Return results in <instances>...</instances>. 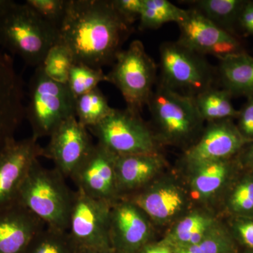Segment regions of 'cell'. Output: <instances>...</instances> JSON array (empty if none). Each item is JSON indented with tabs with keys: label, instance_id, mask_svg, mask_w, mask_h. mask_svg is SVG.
<instances>
[{
	"label": "cell",
	"instance_id": "836d02e7",
	"mask_svg": "<svg viewBox=\"0 0 253 253\" xmlns=\"http://www.w3.org/2000/svg\"><path fill=\"white\" fill-rule=\"evenodd\" d=\"M115 9L129 25L132 26L136 21H139L143 0H112Z\"/></svg>",
	"mask_w": 253,
	"mask_h": 253
},
{
	"label": "cell",
	"instance_id": "e0dca14e",
	"mask_svg": "<svg viewBox=\"0 0 253 253\" xmlns=\"http://www.w3.org/2000/svg\"><path fill=\"white\" fill-rule=\"evenodd\" d=\"M24 118L22 78L12 58L0 48V150L15 139Z\"/></svg>",
	"mask_w": 253,
	"mask_h": 253
},
{
	"label": "cell",
	"instance_id": "83f0119b",
	"mask_svg": "<svg viewBox=\"0 0 253 253\" xmlns=\"http://www.w3.org/2000/svg\"><path fill=\"white\" fill-rule=\"evenodd\" d=\"M78 247L68 231L46 226L34 238L26 253H78Z\"/></svg>",
	"mask_w": 253,
	"mask_h": 253
},
{
	"label": "cell",
	"instance_id": "8992f818",
	"mask_svg": "<svg viewBox=\"0 0 253 253\" xmlns=\"http://www.w3.org/2000/svg\"><path fill=\"white\" fill-rule=\"evenodd\" d=\"M160 83L192 97L214 86L217 76L205 56L178 41L166 42L160 46Z\"/></svg>",
	"mask_w": 253,
	"mask_h": 253
},
{
	"label": "cell",
	"instance_id": "ffe728a7",
	"mask_svg": "<svg viewBox=\"0 0 253 253\" xmlns=\"http://www.w3.org/2000/svg\"><path fill=\"white\" fill-rule=\"evenodd\" d=\"M233 168L230 159L204 163L190 168L188 169L189 189L201 202H210L225 189Z\"/></svg>",
	"mask_w": 253,
	"mask_h": 253
},
{
	"label": "cell",
	"instance_id": "4dcf8cb0",
	"mask_svg": "<svg viewBox=\"0 0 253 253\" xmlns=\"http://www.w3.org/2000/svg\"><path fill=\"white\" fill-rule=\"evenodd\" d=\"M226 208L235 217H253V174L243 176L234 186Z\"/></svg>",
	"mask_w": 253,
	"mask_h": 253
},
{
	"label": "cell",
	"instance_id": "f546056e",
	"mask_svg": "<svg viewBox=\"0 0 253 253\" xmlns=\"http://www.w3.org/2000/svg\"><path fill=\"white\" fill-rule=\"evenodd\" d=\"M103 82H108V80L106 74L101 68H93L76 62L70 71L66 86L76 99L98 87Z\"/></svg>",
	"mask_w": 253,
	"mask_h": 253
},
{
	"label": "cell",
	"instance_id": "3957f363",
	"mask_svg": "<svg viewBox=\"0 0 253 253\" xmlns=\"http://www.w3.org/2000/svg\"><path fill=\"white\" fill-rule=\"evenodd\" d=\"M147 106L155 134L161 144L188 149L204 131L205 121L198 111L194 97L172 90L159 82Z\"/></svg>",
	"mask_w": 253,
	"mask_h": 253
},
{
	"label": "cell",
	"instance_id": "2e32d148",
	"mask_svg": "<svg viewBox=\"0 0 253 253\" xmlns=\"http://www.w3.org/2000/svg\"><path fill=\"white\" fill-rule=\"evenodd\" d=\"M250 142L231 120L208 123L199 139L186 150L183 162L190 169L204 163L231 159Z\"/></svg>",
	"mask_w": 253,
	"mask_h": 253
},
{
	"label": "cell",
	"instance_id": "7c38bea8",
	"mask_svg": "<svg viewBox=\"0 0 253 253\" xmlns=\"http://www.w3.org/2000/svg\"><path fill=\"white\" fill-rule=\"evenodd\" d=\"M42 154L43 147L33 136L15 139L0 150V210L18 202L30 169Z\"/></svg>",
	"mask_w": 253,
	"mask_h": 253
},
{
	"label": "cell",
	"instance_id": "8d00e7d4",
	"mask_svg": "<svg viewBox=\"0 0 253 253\" xmlns=\"http://www.w3.org/2000/svg\"><path fill=\"white\" fill-rule=\"evenodd\" d=\"M136 253H174L172 246L160 241L149 243Z\"/></svg>",
	"mask_w": 253,
	"mask_h": 253
},
{
	"label": "cell",
	"instance_id": "9a60e30c",
	"mask_svg": "<svg viewBox=\"0 0 253 253\" xmlns=\"http://www.w3.org/2000/svg\"><path fill=\"white\" fill-rule=\"evenodd\" d=\"M116 156L95 144L71 179L86 196L113 204L120 200L116 182Z\"/></svg>",
	"mask_w": 253,
	"mask_h": 253
},
{
	"label": "cell",
	"instance_id": "7402d4cb",
	"mask_svg": "<svg viewBox=\"0 0 253 253\" xmlns=\"http://www.w3.org/2000/svg\"><path fill=\"white\" fill-rule=\"evenodd\" d=\"M217 73L223 89L232 96L253 97V57L245 52L219 60Z\"/></svg>",
	"mask_w": 253,
	"mask_h": 253
},
{
	"label": "cell",
	"instance_id": "d6986e66",
	"mask_svg": "<svg viewBox=\"0 0 253 253\" xmlns=\"http://www.w3.org/2000/svg\"><path fill=\"white\" fill-rule=\"evenodd\" d=\"M166 166L160 153L116 156V182L120 199L139 191L154 181Z\"/></svg>",
	"mask_w": 253,
	"mask_h": 253
},
{
	"label": "cell",
	"instance_id": "ac0fdd59",
	"mask_svg": "<svg viewBox=\"0 0 253 253\" xmlns=\"http://www.w3.org/2000/svg\"><path fill=\"white\" fill-rule=\"evenodd\" d=\"M45 224L16 203L0 210V253H26Z\"/></svg>",
	"mask_w": 253,
	"mask_h": 253
},
{
	"label": "cell",
	"instance_id": "f35d334b",
	"mask_svg": "<svg viewBox=\"0 0 253 253\" xmlns=\"http://www.w3.org/2000/svg\"><path fill=\"white\" fill-rule=\"evenodd\" d=\"M78 253H113L112 251H101V250L81 249L78 248Z\"/></svg>",
	"mask_w": 253,
	"mask_h": 253
},
{
	"label": "cell",
	"instance_id": "484cf974",
	"mask_svg": "<svg viewBox=\"0 0 253 253\" xmlns=\"http://www.w3.org/2000/svg\"><path fill=\"white\" fill-rule=\"evenodd\" d=\"M113 111L99 86L76 99V117L87 129L99 124Z\"/></svg>",
	"mask_w": 253,
	"mask_h": 253
},
{
	"label": "cell",
	"instance_id": "277c9868",
	"mask_svg": "<svg viewBox=\"0 0 253 253\" xmlns=\"http://www.w3.org/2000/svg\"><path fill=\"white\" fill-rule=\"evenodd\" d=\"M56 168H44L37 160L33 165L19 195L22 205L48 227L68 231L74 191Z\"/></svg>",
	"mask_w": 253,
	"mask_h": 253
},
{
	"label": "cell",
	"instance_id": "7a4b0ae2",
	"mask_svg": "<svg viewBox=\"0 0 253 253\" xmlns=\"http://www.w3.org/2000/svg\"><path fill=\"white\" fill-rule=\"evenodd\" d=\"M59 42V31L26 3L0 0V48L16 55L28 66H41Z\"/></svg>",
	"mask_w": 253,
	"mask_h": 253
},
{
	"label": "cell",
	"instance_id": "cb8c5ba5",
	"mask_svg": "<svg viewBox=\"0 0 253 253\" xmlns=\"http://www.w3.org/2000/svg\"><path fill=\"white\" fill-rule=\"evenodd\" d=\"M192 7L210 21L233 35L234 23L239 21L246 1L241 0H196L189 1Z\"/></svg>",
	"mask_w": 253,
	"mask_h": 253
},
{
	"label": "cell",
	"instance_id": "6da1fadb",
	"mask_svg": "<svg viewBox=\"0 0 253 253\" xmlns=\"http://www.w3.org/2000/svg\"><path fill=\"white\" fill-rule=\"evenodd\" d=\"M133 31L112 0H69L59 30V42L76 63L101 68L113 64Z\"/></svg>",
	"mask_w": 253,
	"mask_h": 253
},
{
	"label": "cell",
	"instance_id": "d590c367",
	"mask_svg": "<svg viewBox=\"0 0 253 253\" xmlns=\"http://www.w3.org/2000/svg\"><path fill=\"white\" fill-rule=\"evenodd\" d=\"M239 22L246 33L253 36V1H246L240 14Z\"/></svg>",
	"mask_w": 253,
	"mask_h": 253
},
{
	"label": "cell",
	"instance_id": "4316f807",
	"mask_svg": "<svg viewBox=\"0 0 253 253\" xmlns=\"http://www.w3.org/2000/svg\"><path fill=\"white\" fill-rule=\"evenodd\" d=\"M76 63L69 48L58 42L48 51L41 66L43 73L50 79L66 84L70 71Z\"/></svg>",
	"mask_w": 253,
	"mask_h": 253
},
{
	"label": "cell",
	"instance_id": "74e56055",
	"mask_svg": "<svg viewBox=\"0 0 253 253\" xmlns=\"http://www.w3.org/2000/svg\"><path fill=\"white\" fill-rule=\"evenodd\" d=\"M251 144L246 149L243 154L241 162L244 166L251 169L253 172V141H251Z\"/></svg>",
	"mask_w": 253,
	"mask_h": 253
},
{
	"label": "cell",
	"instance_id": "44dd1931",
	"mask_svg": "<svg viewBox=\"0 0 253 253\" xmlns=\"http://www.w3.org/2000/svg\"><path fill=\"white\" fill-rule=\"evenodd\" d=\"M219 224L208 211L191 210L171 226L161 241L173 248L191 246L204 239Z\"/></svg>",
	"mask_w": 253,
	"mask_h": 253
},
{
	"label": "cell",
	"instance_id": "52a82bcc",
	"mask_svg": "<svg viewBox=\"0 0 253 253\" xmlns=\"http://www.w3.org/2000/svg\"><path fill=\"white\" fill-rule=\"evenodd\" d=\"M106 76L121 91L126 108L140 113L157 83V66L142 42L135 40L118 54Z\"/></svg>",
	"mask_w": 253,
	"mask_h": 253
},
{
	"label": "cell",
	"instance_id": "f1b7e54d",
	"mask_svg": "<svg viewBox=\"0 0 253 253\" xmlns=\"http://www.w3.org/2000/svg\"><path fill=\"white\" fill-rule=\"evenodd\" d=\"M174 249V253H236L234 238L220 223L196 244Z\"/></svg>",
	"mask_w": 253,
	"mask_h": 253
},
{
	"label": "cell",
	"instance_id": "30bf717a",
	"mask_svg": "<svg viewBox=\"0 0 253 253\" xmlns=\"http://www.w3.org/2000/svg\"><path fill=\"white\" fill-rule=\"evenodd\" d=\"M112 205L74 191L68 233L81 249L111 250L110 214Z\"/></svg>",
	"mask_w": 253,
	"mask_h": 253
},
{
	"label": "cell",
	"instance_id": "ab89813d",
	"mask_svg": "<svg viewBox=\"0 0 253 253\" xmlns=\"http://www.w3.org/2000/svg\"><path fill=\"white\" fill-rule=\"evenodd\" d=\"M243 253H253V251H249V250H246V251Z\"/></svg>",
	"mask_w": 253,
	"mask_h": 253
},
{
	"label": "cell",
	"instance_id": "5bb4252c",
	"mask_svg": "<svg viewBox=\"0 0 253 253\" xmlns=\"http://www.w3.org/2000/svg\"><path fill=\"white\" fill-rule=\"evenodd\" d=\"M154 224L135 204L121 199L112 205L110 241L113 253H136L154 237Z\"/></svg>",
	"mask_w": 253,
	"mask_h": 253
},
{
	"label": "cell",
	"instance_id": "d4e9b609",
	"mask_svg": "<svg viewBox=\"0 0 253 253\" xmlns=\"http://www.w3.org/2000/svg\"><path fill=\"white\" fill-rule=\"evenodd\" d=\"M187 14L183 9L168 0H143L139 16V29H157L166 23H179Z\"/></svg>",
	"mask_w": 253,
	"mask_h": 253
},
{
	"label": "cell",
	"instance_id": "e575fe53",
	"mask_svg": "<svg viewBox=\"0 0 253 253\" xmlns=\"http://www.w3.org/2000/svg\"><path fill=\"white\" fill-rule=\"evenodd\" d=\"M249 101L244 108L239 111V126L238 129L245 139L253 141V97L249 98Z\"/></svg>",
	"mask_w": 253,
	"mask_h": 253
},
{
	"label": "cell",
	"instance_id": "ba28073f",
	"mask_svg": "<svg viewBox=\"0 0 253 253\" xmlns=\"http://www.w3.org/2000/svg\"><path fill=\"white\" fill-rule=\"evenodd\" d=\"M97 143L116 156L159 153L161 143L140 113L113 109L99 124L89 128Z\"/></svg>",
	"mask_w": 253,
	"mask_h": 253
},
{
	"label": "cell",
	"instance_id": "603a6c76",
	"mask_svg": "<svg viewBox=\"0 0 253 253\" xmlns=\"http://www.w3.org/2000/svg\"><path fill=\"white\" fill-rule=\"evenodd\" d=\"M231 95L224 89L212 87L194 97L201 118L208 123L231 120L239 116L231 101Z\"/></svg>",
	"mask_w": 253,
	"mask_h": 253
},
{
	"label": "cell",
	"instance_id": "8fae6325",
	"mask_svg": "<svg viewBox=\"0 0 253 253\" xmlns=\"http://www.w3.org/2000/svg\"><path fill=\"white\" fill-rule=\"evenodd\" d=\"M178 42L205 56L221 60L230 55L244 52L241 42L234 35L214 24L197 9L191 7L182 21L178 23Z\"/></svg>",
	"mask_w": 253,
	"mask_h": 253
},
{
	"label": "cell",
	"instance_id": "d6a6232c",
	"mask_svg": "<svg viewBox=\"0 0 253 253\" xmlns=\"http://www.w3.org/2000/svg\"><path fill=\"white\" fill-rule=\"evenodd\" d=\"M231 234L246 250L253 251V217H235Z\"/></svg>",
	"mask_w": 253,
	"mask_h": 253
},
{
	"label": "cell",
	"instance_id": "9c48e42d",
	"mask_svg": "<svg viewBox=\"0 0 253 253\" xmlns=\"http://www.w3.org/2000/svg\"><path fill=\"white\" fill-rule=\"evenodd\" d=\"M122 199L140 208L154 225L172 226L191 211L189 192L172 176L156 178L145 187Z\"/></svg>",
	"mask_w": 253,
	"mask_h": 253
},
{
	"label": "cell",
	"instance_id": "4fadbf2b",
	"mask_svg": "<svg viewBox=\"0 0 253 253\" xmlns=\"http://www.w3.org/2000/svg\"><path fill=\"white\" fill-rule=\"evenodd\" d=\"M94 144L89 129L82 126L76 116H71L52 131L49 143L43 147L42 157L51 160L54 168L66 179H71Z\"/></svg>",
	"mask_w": 253,
	"mask_h": 253
},
{
	"label": "cell",
	"instance_id": "1f68e13d",
	"mask_svg": "<svg viewBox=\"0 0 253 253\" xmlns=\"http://www.w3.org/2000/svg\"><path fill=\"white\" fill-rule=\"evenodd\" d=\"M69 0H26L38 16L59 31L66 16Z\"/></svg>",
	"mask_w": 253,
	"mask_h": 253
},
{
	"label": "cell",
	"instance_id": "5b68a950",
	"mask_svg": "<svg viewBox=\"0 0 253 253\" xmlns=\"http://www.w3.org/2000/svg\"><path fill=\"white\" fill-rule=\"evenodd\" d=\"M28 95L25 118L37 139L49 136L63 121L76 116V99L66 84L50 79L40 67L30 79Z\"/></svg>",
	"mask_w": 253,
	"mask_h": 253
}]
</instances>
